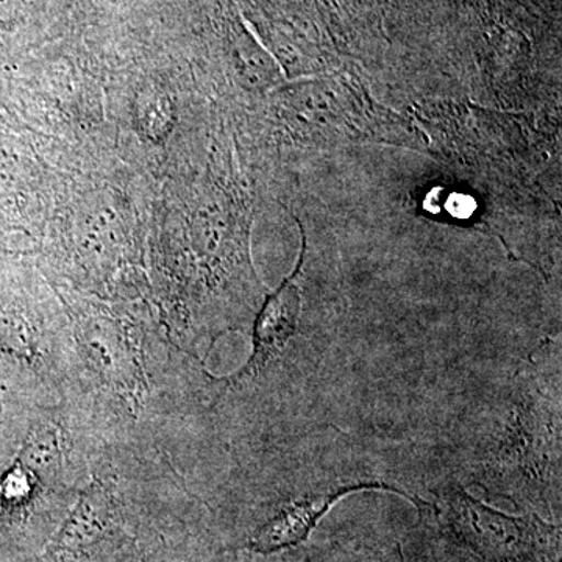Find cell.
<instances>
[{"mask_svg":"<svg viewBox=\"0 0 562 562\" xmlns=\"http://www.w3.org/2000/svg\"><path fill=\"white\" fill-rule=\"evenodd\" d=\"M0 413H2V405H0Z\"/></svg>","mask_w":562,"mask_h":562,"instance_id":"ba28073f","label":"cell"},{"mask_svg":"<svg viewBox=\"0 0 562 562\" xmlns=\"http://www.w3.org/2000/svg\"><path fill=\"white\" fill-rule=\"evenodd\" d=\"M301 303V288L295 283L294 277L268 299L255 325L254 355L249 364L239 373V379L255 375L269 361L279 357L297 330Z\"/></svg>","mask_w":562,"mask_h":562,"instance_id":"277c9868","label":"cell"},{"mask_svg":"<svg viewBox=\"0 0 562 562\" xmlns=\"http://www.w3.org/2000/svg\"><path fill=\"white\" fill-rule=\"evenodd\" d=\"M120 202L109 194H99L80 210L79 235L88 254H106L117 246L122 235Z\"/></svg>","mask_w":562,"mask_h":562,"instance_id":"5b68a950","label":"cell"},{"mask_svg":"<svg viewBox=\"0 0 562 562\" xmlns=\"http://www.w3.org/2000/svg\"><path fill=\"white\" fill-rule=\"evenodd\" d=\"M449 519L462 541L487 562H553L560 552V528L535 514L497 512L462 490L449 497Z\"/></svg>","mask_w":562,"mask_h":562,"instance_id":"6da1fadb","label":"cell"},{"mask_svg":"<svg viewBox=\"0 0 562 562\" xmlns=\"http://www.w3.org/2000/svg\"><path fill=\"white\" fill-rule=\"evenodd\" d=\"M560 416L542 398L525 395L517 403L512 420L495 453L501 479H546L560 462Z\"/></svg>","mask_w":562,"mask_h":562,"instance_id":"7a4b0ae2","label":"cell"},{"mask_svg":"<svg viewBox=\"0 0 562 562\" xmlns=\"http://www.w3.org/2000/svg\"><path fill=\"white\" fill-rule=\"evenodd\" d=\"M368 490H387L397 492L403 497L422 505L413 495L406 494L395 487L386 486L380 483H361L341 486L338 490L327 492V494L312 495V497L302 498L291 503L286 508L281 509L279 514L269 519L268 522L258 528L257 532L247 542V549L255 553H276L280 550L291 549L308 539L322 517L330 512L339 498L346 497L351 492Z\"/></svg>","mask_w":562,"mask_h":562,"instance_id":"3957f363","label":"cell"},{"mask_svg":"<svg viewBox=\"0 0 562 562\" xmlns=\"http://www.w3.org/2000/svg\"><path fill=\"white\" fill-rule=\"evenodd\" d=\"M31 487L27 471L22 465H18L13 471L7 473L0 490H2L3 501L14 503L24 502V498H27L31 494Z\"/></svg>","mask_w":562,"mask_h":562,"instance_id":"52a82bcc","label":"cell"},{"mask_svg":"<svg viewBox=\"0 0 562 562\" xmlns=\"http://www.w3.org/2000/svg\"><path fill=\"white\" fill-rule=\"evenodd\" d=\"M136 120L146 138L162 143L171 135L176 124V105L172 99L162 92H147L139 99Z\"/></svg>","mask_w":562,"mask_h":562,"instance_id":"8992f818","label":"cell"}]
</instances>
